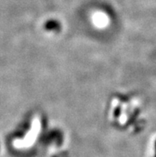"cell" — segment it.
I'll list each match as a JSON object with an SVG mask.
<instances>
[{"mask_svg":"<svg viewBox=\"0 0 156 157\" xmlns=\"http://www.w3.org/2000/svg\"><path fill=\"white\" fill-rule=\"evenodd\" d=\"M93 20L94 25L98 28L105 27V26H108V24L109 22L108 16L105 14H104V13H101V12L96 13V14L93 15Z\"/></svg>","mask_w":156,"mask_h":157,"instance_id":"6da1fadb","label":"cell"}]
</instances>
